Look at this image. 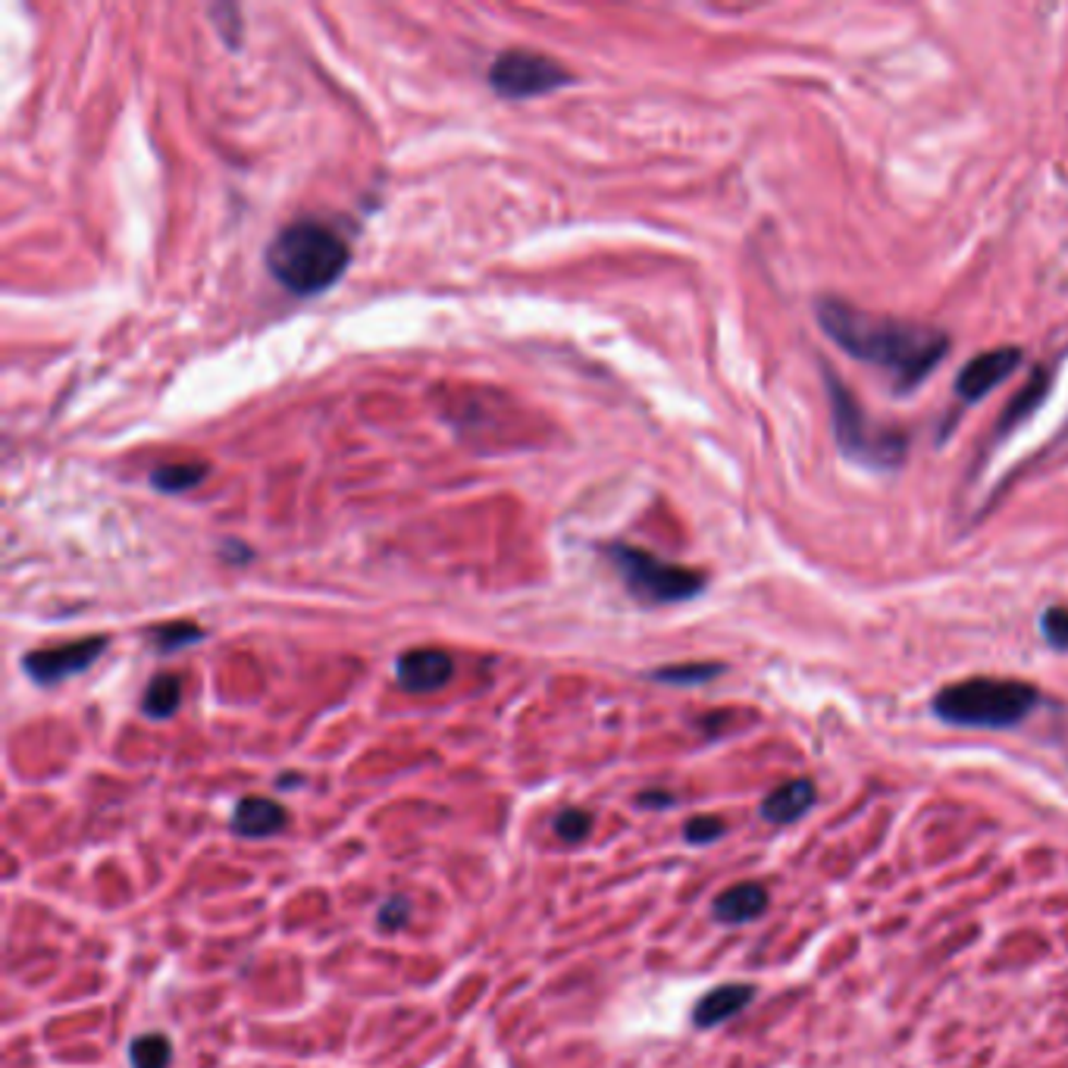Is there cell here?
<instances>
[{
  "instance_id": "cell-1",
  "label": "cell",
  "mask_w": 1068,
  "mask_h": 1068,
  "mask_svg": "<svg viewBox=\"0 0 1068 1068\" xmlns=\"http://www.w3.org/2000/svg\"><path fill=\"white\" fill-rule=\"evenodd\" d=\"M818 324L849 357L890 373L899 396L915 392L949 349V336L937 326L871 314L840 299L818 301Z\"/></svg>"
},
{
  "instance_id": "cell-24",
  "label": "cell",
  "mask_w": 1068,
  "mask_h": 1068,
  "mask_svg": "<svg viewBox=\"0 0 1068 1068\" xmlns=\"http://www.w3.org/2000/svg\"><path fill=\"white\" fill-rule=\"evenodd\" d=\"M640 802H646V805H668V802H673L671 796L665 793V796H658V793H646Z\"/></svg>"
},
{
  "instance_id": "cell-11",
  "label": "cell",
  "mask_w": 1068,
  "mask_h": 1068,
  "mask_svg": "<svg viewBox=\"0 0 1068 1068\" xmlns=\"http://www.w3.org/2000/svg\"><path fill=\"white\" fill-rule=\"evenodd\" d=\"M755 996V987L749 984H724V987H715L712 994H705L696 1003V1012H693V1021L699 1028H715L720 1021L733 1019L737 1012H743L745 1006L752 1003Z\"/></svg>"
},
{
  "instance_id": "cell-19",
  "label": "cell",
  "mask_w": 1068,
  "mask_h": 1068,
  "mask_svg": "<svg viewBox=\"0 0 1068 1068\" xmlns=\"http://www.w3.org/2000/svg\"><path fill=\"white\" fill-rule=\"evenodd\" d=\"M201 630L195 623H167V627H157L154 630V643L163 648V652H173V648L189 646V643H198Z\"/></svg>"
},
{
  "instance_id": "cell-10",
  "label": "cell",
  "mask_w": 1068,
  "mask_h": 1068,
  "mask_svg": "<svg viewBox=\"0 0 1068 1068\" xmlns=\"http://www.w3.org/2000/svg\"><path fill=\"white\" fill-rule=\"evenodd\" d=\"M286 809L274 802V799H264V796H248L235 805L232 812V830L239 837H248V840H260V837H274L286 827Z\"/></svg>"
},
{
  "instance_id": "cell-5",
  "label": "cell",
  "mask_w": 1068,
  "mask_h": 1068,
  "mask_svg": "<svg viewBox=\"0 0 1068 1068\" xmlns=\"http://www.w3.org/2000/svg\"><path fill=\"white\" fill-rule=\"evenodd\" d=\"M608 558L621 573L623 586L646 605H673L699 596L705 590V577L690 568L671 565L652 551L633 546H611Z\"/></svg>"
},
{
  "instance_id": "cell-23",
  "label": "cell",
  "mask_w": 1068,
  "mask_h": 1068,
  "mask_svg": "<svg viewBox=\"0 0 1068 1068\" xmlns=\"http://www.w3.org/2000/svg\"><path fill=\"white\" fill-rule=\"evenodd\" d=\"M683 834H687L690 844H712V840H718L720 834H724V821L712 818V815H699V818L687 824Z\"/></svg>"
},
{
  "instance_id": "cell-12",
  "label": "cell",
  "mask_w": 1068,
  "mask_h": 1068,
  "mask_svg": "<svg viewBox=\"0 0 1068 1068\" xmlns=\"http://www.w3.org/2000/svg\"><path fill=\"white\" fill-rule=\"evenodd\" d=\"M768 909V890L762 884H737L715 899V919L727 924L755 921Z\"/></svg>"
},
{
  "instance_id": "cell-20",
  "label": "cell",
  "mask_w": 1068,
  "mask_h": 1068,
  "mask_svg": "<svg viewBox=\"0 0 1068 1068\" xmlns=\"http://www.w3.org/2000/svg\"><path fill=\"white\" fill-rule=\"evenodd\" d=\"M1044 640L1059 652H1068V608H1046L1041 618Z\"/></svg>"
},
{
  "instance_id": "cell-16",
  "label": "cell",
  "mask_w": 1068,
  "mask_h": 1068,
  "mask_svg": "<svg viewBox=\"0 0 1068 1068\" xmlns=\"http://www.w3.org/2000/svg\"><path fill=\"white\" fill-rule=\"evenodd\" d=\"M129 1059H132V1068H167L173 1059V1049L163 1034H142L132 1041Z\"/></svg>"
},
{
  "instance_id": "cell-8",
  "label": "cell",
  "mask_w": 1068,
  "mask_h": 1068,
  "mask_svg": "<svg viewBox=\"0 0 1068 1068\" xmlns=\"http://www.w3.org/2000/svg\"><path fill=\"white\" fill-rule=\"evenodd\" d=\"M1019 364L1021 349H1012V345L981 351L956 376V396L974 404V401H981L984 396H991L999 383H1006L1009 373L1016 371Z\"/></svg>"
},
{
  "instance_id": "cell-6",
  "label": "cell",
  "mask_w": 1068,
  "mask_h": 1068,
  "mask_svg": "<svg viewBox=\"0 0 1068 1068\" xmlns=\"http://www.w3.org/2000/svg\"><path fill=\"white\" fill-rule=\"evenodd\" d=\"M568 82H571L568 70H561L555 60L533 53V50H508V53L496 57V63L489 70V85L508 100L539 98Z\"/></svg>"
},
{
  "instance_id": "cell-21",
  "label": "cell",
  "mask_w": 1068,
  "mask_h": 1068,
  "mask_svg": "<svg viewBox=\"0 0 1068 1068\" xmlns=\"http://www.w3.org/2000/svg\"><path fill=\"white\" fill-rule=\"evenodd\" d=\"M718 671V665H680V668H665L655 677L665 683H702V680H712Z\"/></svg>"
},
{
  "instance_id": "cell-7",
  "label": "cell",
  "mask_w": 1068,
  "mask_h": 1068,
  "mask_svg": "<svg viewBox=\"0 0 1068 1068\" xmlns=\"http://www.w3.org/2000/svg\"><path fill=\"white\" fill-rule=\"evenodd\" d=\"M104 648H107V636H88V640H75V643H63V646L38 648L25 658L23 668L35 683L48 687V683H60L73 673L92 668Z\"/></svg>"
},
{
  "instance_id": "cell-22",
  "label": "cell",
  "mask_w": 1068,
  "mask_h": 1068,
  "mask_svg": "<svg viewBox=\"0 0 1068 1068\" xmlns=\"http://www.w3.org/2000/svg\"><path fill=\"white\" fill-rule=\"evenodd\" d=\"M408 915H411V902L401 899V896H392V899H386V902L379 906L376 921H379V927L396 931V927H401V924H408Z\"/></svg>"
},
{
  "instance_id": "cell-2",
  "label": "cell",
  "mask_w": 1068,
  "mask_h": 1068,
  "mask_svg": "<svg viewBox=\"0 0 1068 1068\" xmlns=\"http://www.w3.org/2000/svg\"><path fill=\"white\" fill-rule=\"evenodd\" d=\"M349 242L324 223L286 226L267 248V267L292 295H317L345 274Z\"/></svg>"
},
{
  "instance_id": "cell-14",
  "label": "cell",
  "mask_w": 1068,
  "mask_h": 1068,
  "mask_svg": "<svg viewBox=\"0 0 1068 1068\" xmlns=\"http://www.w3.org/2000/svg\"><path fill=\"white\" fill-rule=\"evenodd\" d=\"M182 702V680L175 673H160L150 680V687L145 690L142 699V712L148 718H170Z\"/></svg>"
},
{
  "instance_id": "cell-15",
  "label": "cell",
  "mask_w": 1068,
  "mask_h": 1068,
  "mask_svg": "<svg viewBox=\"0 0 1068 1068\" xmlns=\"http://www.w3.org/2000/svg\"><path fill=\"white\" fill-rule=\"evenodd\" d=\"M207 473V464L201 461H179V464H163L157 471L150 473V483L160 489V493H185L192 486H198Z\"/></svg>"
},
{
  "instance_id": "cell-13",
  "label": "cell",
  "mask_w": 1068,
  "mask_h": 1068,
  "mask_svg": "<svg viewBox=\"0 0 1068 1068\" xmlns=\"http://www.w3.org/2000/svg\"><path fill=\"white\" fill-rule=\"evenodd\" d=\"M815 802V787L812 780H790L780 784L774 793L762 802V815L774 824H790V821L802 818Z\"/></svg>"
},
{
  "instance_id": "cell-4",
  "label": "cell",
  "mask_w": 1068,
  "mask_h": 1068,
  "mask_svg": "<svg viewBox=\"0 0 1068 1068\" xmlns=\"http://www.w3.org/2000/svg\"><path fill=\"white\" fill-rule=\"evenodd\" d=\"M827 392H830L837 446L844 451V458L862 464V468H877V471H890L906 458V448H909L906 433L874 426L869 414L859 408L855 396L830 371H827Z\"/></svg>"
},
{
  "instance_id": "cell-17",
  "label": "cell",
  "mask_w": 1068,
  "mask_h": 1068,
  "mask_svg": "<svg viewBox=\"0 0 1068 1068\" xmlns=\"http://www.w3.org/2000/svg\"><path fill=\"white\" fill-rule=\"evenodd\" d=\"M1046 383H1049V376L1046 373H1034V379L1024 386V392H1021L1016 401H1012V408L1006 411V417H1003V429H1012L1016 423L1019 421H1024L1041 401H1044V396H1046Z\"/></svg>"
},
{
  "instance_id": "cell-18",
  "label": "cell",
  "mask_w": 1068,
  "mask_h": 1068,
  "mask_svg": "<svg viewBox=\"0 0 1068 1068\" xmlns=\"http://www.w3.org/2000/svg\"><path fill=\"white\" fill-rule=\"evenodd\" d=\"M590 830H593V818H590V812H583V809H568V812H561V815L555 818V834H558L561 840H568V844L586 840Z\"/></svg>"
},
{
  "instance_id": "cell-3",
  "label": "cell",
  "mask_w": 1068,
  "mask_h": 1068,
  "mask_svg": "<svg viewBox=\"0 0 1068 1068\" xmlns=\"http://www.w3.org/2000/svg\"><path fill=\"white\" fill-rule=\"evenodd\" d=\"M1037 690L1024 680L971 677L944 687L934 696V712L959 727H1012L1037 708Z\"/></svg>"
},
{
  "instance_id": "cell-9",
  "label": "cell",
  "mask_w": 1068,
  "mask_h": 1068,
  "mask_svg": "<svg viewBox=\"0 0 1068 1068\" xmlns=\"http://www.w3.org/2000/svg\"><path fill=\"white\" fill-rule=\"evenodd\" d=\"M396 677L408 693H436L454 677V662L442 648H414L398 658Z\"/></svg>"
}]
</instances>
